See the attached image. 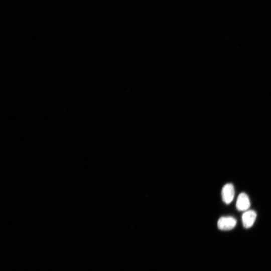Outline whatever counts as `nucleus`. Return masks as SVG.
Instances as JSON below:
<instances>
[{
    "mask_svg": "<svg viewBox=\"0 0 271 271\" xmlns=\"http://www.w3.org/2000/svg\"><path fill=\"white\" fill-rule=\"evenodd\" d=\"M235 190L233 185L231 183L226 184L222 188L221 196L223 202L229 204L234 198Z\"/></svg>",
    "mask_w": 271,
    "mask_h": 271,
    "instance_id": "nucleus-2",
    "label": "nucleus"
},
{
    "mask_svg": "<svg viewBox=\"0 0 271 271\" xmlns=\"http://www.w3.org/2000/svg\"><path fill=\"white\" fill-rule=\"evenodd\" d=\"M250 206V202L247 195L245 193H241L237 198L236 208L239 211H247Z\"/></svg>",
    "mask_w": 271,
    "mask_h": 271,
    "instance_id": "nucleus-3",
    "label": "nucleus"
},
{
    "mask_svg": "<svg viewBox=\"0 0 271 271\" xmlns=\"http://www.w3.org/2000/svg\"><path fill=\"white\" fill-rule=\"evenodd\" d=\"M236 225V219L230 216L221 217L217 222L218 228L221 230H229L233 228Z\"/></svg>",
    "mask_w": 271,
    "mask_h": 271,
    "instance_id": "nucleus-1",
    "label": "nucleus"
},
{
    "mask_svg": "<svg viewBox=\"0 0 271 271\" xmlns=\"http://www.w3.org/2000/svg\"><path fill=\"white\" fill-rule=\"evenodd\" d=\"M256 218V213L254 210H247L242 216L243 226L246 228L251 227L254 224Z\"/></svg>",
    "mask_w": 271,
    "mask_h": 271,
    "instance_id": "nucleus-4",
    "label": "nucleus"
}]
</instances>
